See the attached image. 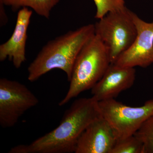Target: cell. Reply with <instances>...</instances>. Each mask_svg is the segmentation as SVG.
Masks as SVG:
<instances>
[{"instance_id":"8","label":"cell","mask_w":153,"mask_h":153,"mask_svg":"<svg viewBox=\"0 0 153 153\" xmlns=\"http://www.w3.org/2000/svg\"><path fill=\"white\" fill-rule=\"evenodd\" d=\"M135 79L134 68L111 63L100 80L91 89V95L98 102L115 99L131 88Z\"/></svg>"},{"instance_id":"11","label":"cell","mask_w":153,"mask_h":153,"mask_svg":"<svg viewBox=\"0 0 153 153\" xmlns=\"http://www.w3.org/2000/svg\"><path fill=\"white\" fill-rule=\"evenodd\" d=\"M60 0H0V8L10 7L13 11L30 8L39 16L49 19L52 9Z\"/></svg>"},{"instance_id":"12","label":"cell","mask_w":153,"mask_h":153,"mask_svg":"<svg viewBox=\"0 0 153 153\" xmlns=\"http://www.w3.org/2000/svg\"><path fill=\"white\" fill-rule=\"evenodd\" d=\"M111 153H143V144L134 135L117 140Z\"/></svg>"},{"instance_id":"3","label":"cell","mask_w":153,"mask_h":153,"mask_svg":"<svg viewBox=\"0 0 153 153\" xmlns=\"http://www.w3.org/2000/svg\"><path fill=\"white\" fill-rule=\"evenodd\" d=\"M111 63L108 50L95 34L76 57L69 81V88L59 105L63 106L83 91L91 89L104 75Z\"/></svg>"},{"instance_id":"14","label":"cell","mask_w":153,"mask_h":153,"mask_svg":"<svg viewBox=\"0 0 153 153\" xmlns=\"http://www.w3.org/2000/svg\"><path fill=\"white\" fill-rule=\"evenodd\" d=\"M96 7L95 19L103 18L111 12L120 10L126 7L125 0H93Z\"/></svg>"},{"instance_id":"5","label":"cell","mask_w":153,"mask_h":153,"mask_svg":"<svg viewBox=\"0 0 153 153\" xmlns=\"http://www.w3.org/2000/svg\"><path fill=\"white\" fill-rule=\"evenodd\" d=\"M102 117L114 131L117 140L134 135L153 115V100L142 106H128L115 99L98 102Z\"/></svg>"},{"instance_id":"4","label":"cell","mask_w":153,"mask_h":153,"mask_svg":"<svg viewBox=\"0 0 153 153\" xmlns=\"http://www.w3.org/2000/svg\"><path fill=\"white\" fill-rule=\"evenodd\" d=\"M132 13L126 7L108 13L94 25L95 34L108 50L111 63L131 47L136 38Z\"/></svg>"},{"instance_id":"7","label":"cell","mask_w":153,"mask_h":153,"mask_svg":"<svg viewBox=\"0 0 153 153\" xmlns=\"http://www.w3.org/2000/svg\"><path fill=\"white\" fill-rule=\"evenodd\" d=\"M137 35L134 43L114 64L122 67L146 68L153 63V22H147L133 12Z\"/></svg>"},{"instance_id":"6","label":"cell","mask_w":153,"mask_h":153,"mask_svg":"<svg viewBox=\"0 0 153 153\" xmlns=\"http://www.w3.org/2000/svg\"><path fill=\"white\" fill-rule=\"evenodd\" d=\"M38 102L37 97L24 84L6 78L0 79V125L3 128L14 126Z\"/></svg>"},{"instance_id":"10","label":"cell","mask_w":153,"mask_h":153,"mask_svg":"<svg viewBox=\"0 0 153 153\" xmlns=\"http://www.w3.org/2000/svg\"><path fill=\"white\" fill-rule=\"evenodd\" d=\"M33 11L28 8L18 11L16 26L10 38L0 45V61L7 59L19 68L26 60L27 30Z\"/></svg>"},{"instance_id":"2","label":"cell","mask_w":153,"mask_h":153,"mask_svg":"<svg viewBox=\"0 0 153 153\" xmlns=\"http://www.w3.org/2000/svg\"><path fill=\"white\" fill-rule=\"evenodd\" d=\"M94 35V25L89 24L47 42L28 66V80L34 82L51 70L59 69L65 72L69 81L76 57Z\"/></svg>"},{"instance_id":"1","label":"cell","mask_w":153,"mask_h":153,"mask_svg":"<svg viewBox=\"0 0 153 153\" xmlns=\"http://www.w3.org/2000/svg\"><path fill=\"white\" fill-rule=\"evenodd\" d=\"M101 116L98 102L93 97L78 99L66 111L56 128L29 144L12 148L9 153H74L85 128Z\"/></svg>"},{"instance_id":"9","label":"cell","mask_w":153,"mask_h":153,"mask_svg":"<svg viewBox=\"0 0 153 153\" xmlns=\"http://www.w3.org/2000/svg\"><path fill=\"white\" fill-rule=\"evenodd\" d=\"M117 138L102 116L93 121L78 140L75 153H111Z\"/></svg>"},{"instance_id":"13","label":"cell","mask_w":153,"mask_h":153,"mask_svg":"<svg viewBox=\"0 0 153 153\" xmlns=\"http://www.w3.org/2000/svg\"><path fill=\"white\" fill-rule=\"evenodd\" d=\"M143 144V153H153V115L135 134Z\"/></svg>"}]
</instances>
